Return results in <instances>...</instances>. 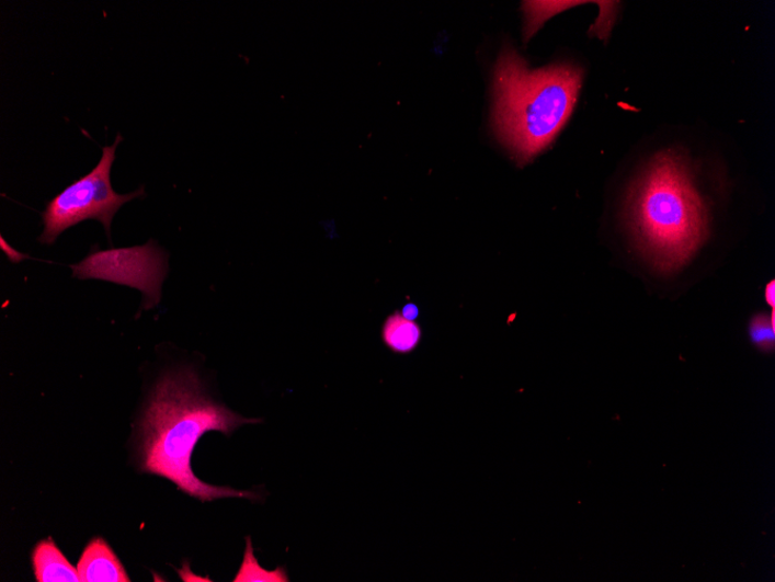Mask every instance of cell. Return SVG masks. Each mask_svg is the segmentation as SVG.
Returning <instances> with one entry per match:
<instances>
[{
    "instance_id": "6da1fadb",
    "label": "cell",
    "mask_w": 775,
    "mask_h": 582,
    "mask_svg": "<svg viewBox=\"0 0 775 582\" xmlns=\"http://www.w3.org/2000/svg\"><path fill=\"white\" fill-rule=\"evenodd\" d=\"M246 419L214 401L192 367H182L159 379L140 422L143 470L172 481L179 491L203 502L226 498L255 500L257 493L214 487L198 479L191 460L195 446L209 432L230 436Z\"/></svg>"
},
{
    "instance_id": "7a4b0ae2",
    "label": "cell",
    "mask_w": 775,
    "mask_h": 582,
    "mask_svg": "<svg viewBox=\"0 0 775 582\" xmlns=\"http://www.w3.org/2000/svg\"><path fill=\"white\" fill-rule=\"evenodd\" d=\"M627 221L636 244L660 273L684 267L709 237V209L685 155L663 151L634 182Z\"/></svg>"
},
{
    "instance_id": "3957f363",
    "label": "cell",
    "mask_w": 775,
    "mask_h": 582,
    "mask_svg": "<svg viewBox=\"0 0 775 582\" xmlns=\"http://www.w3.org/2000/svg\"><path fill=\"white\" fill-rule=\"evenodd\" d=\"M583 70L570 64L542 69L505 45L493 71L492 124L520 164L532 161L563 129L582 88Z\"/></svg>"
},
{
    "instance_id": "277c9868",
    "label": "cell",
    "mask_w": 775,
    "mask_h": 582,
    "mask_svg": "<svg viewBox=\"0 0 775 582\" xmlns=\"http://www.w3.org/2000/svg\"><path fill=\"white\" fill-rule=\"evenodd\" d=\"M123 141L117 135L112 146L103 147L101 161L84 178L58 193L43 213L44 232L38 241L52 246L67 229L87 220L101 222L111 242V226L116 212L126 203L146 197L144 187L128 194H118L111 182L116 148Z\"/></svg>"
},
{
    "instance_id": "5b68a950",
    "label": "cell",
    "mask_w": 775,
    "mask_h": 582,
    "mask_svg": "<svg viewBox=\"0 0 775 582\" xmlns=\"http://www.w3.org/2000/svg\"><path fill=\"white\" fill-rule=\"evenodd\" d=\"M71 269L79 279H101L141 290L144 308L150 309L161 300L169 265L166 251L150 240L144 246L92 251Z\"/></svg>"
},
{
    "instance_id": "8992f818",
    "label": "cell",
    "mask_w": 775,
    "mask_h": 582,
    "mask_svg": "<svg viewBox=\"0 0 775 582\" xmlns=\"http://www.w3.org/2000/svg\"><path fill=\"white\" fill-rule=\"evenodd\" d=\"M82 582H129L122 561L103 538L93 539L78 561Z\"/></svg>"
},
{
    "instance_id": "52a82bcc",
    "label": "cell",
    "mask_w": 775,
    "mask_h": 582,
    "mask_svg": "<svg viewBox=\"0 0 775 582\" xmlns=\"http://www.w3.org/2000/svg\"><path fill=\"white\" fill-rule=\"evenodd\" d=\"M34 575L38 582H78L81 581L65 555L52 539L42 540L33 552Z\"/></svg>"
},
{
    "instance_id": "ba28073f",
    "label": "cell",
    "mask_w": 775,
    "mask_h": 582,
    "mask_svg": "<svg viewBox=\"0 0 775 582\" xmlns=\"http://www.w3.org/2000/svg\"><path fill=\"white\" fill-rule=\"evenodd\" d=\"M381 336L392 353L407 355L419 347L423 332L419 323L404 318L400 312H395L386 319Z\"/></svg>"
},
{
    "instance_id": "9c48e42d",
    "label": "cell",
    "mask_w": 775,
    "mask_h": 582,
    "mask_svg": "<svg viewBox=\"0 0 775 582\" xmlns=\"http://www.w3.org/2000/svg\"><path fill=\"white\" fill-rule=\"evenodd\" d=\"M248 546L243 566L235 578V582L243 581H288V577L284 569H277L273 572L263 570L253 557L250 538H247Z\"/></svg>"
},
{
    "instance_id": "30bf717a",
    "label": "cell",
    "mask_w": 775,
    "mask_h": 582,
    "mask_svg": "<svg viewBox=\"0 0 775 582\" xmlns=\"http://www.w3.org/2000/svg\"><path fill=\"white\" fill-rule=\"evenodd\" d=\"M750 338L762 351L771 352L774 347V312L772 317L761 315L750 323Z\"/></svg>"
},
{
    "instance_id": "8fae6325",
    "label": "cell",
    "mask_w": 775,
    "mask_h": 582,
    "mask_svg": "<svg viewBox=\"0 0 775 582\" xmlns=\"http://www.w3.org/2000/svg\"><path fill=\"white\" fill-rule=\"evenodd\" d=\"M402 316L409 320H417L420 317V309L413 304H408L403 307Z\"/></svg>"
},
{
    "instance_id": "7c38bea8",
    "label": "cell",
    "mask_w": 775,
    "mask_h": 582,
    "mask_svg": "<svg viewBox=\"0 0 775 582\" xmlns=\"http://www.w3.org/2000/svg\"><path fill=\"white\" fill-rule=\"evenodd\" d=\"M765 297H766L767 304H770L773 307L774 306V298H775L773 282L770 283V285L767 286Z\"/></svg>"
}]
</instances>
